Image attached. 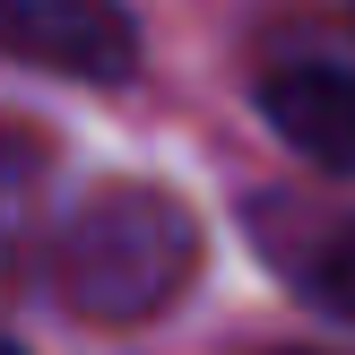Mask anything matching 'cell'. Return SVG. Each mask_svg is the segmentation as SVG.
I'll return each mask as SVG.
<instances>
[{"instance_id":"3","label":"cell","mask_w":355,"mask_h":355,"mask_svg":"<svg viewBox=\"0 0 355 355\" xmlns=\"http://www.w3.org/2000/svg\"><path fill=\"white\" fill-rule=\"evenodd\" d=\"M260 113L295 156H312L321 173H355V69L295 61L260 78Z\"/></svg>"},{"instance_id":"5","label":"cell","mask_w":355,"mask_h":355,"mask_svg":"<svg viewBox=\"0 0 355 355\" xmlns=\"http://www.w3.org/2000/svg\"><path fill=\"white\" fill-rule=\"evenodd\" d=\"M295 277H304L312 304H329L338 321H355V217L329 225V234L312 243V260H295Z\"/></svg>"},{"instance_id":"1","label":"cell","mask_w":355,"mask_h":355,"mask_svg":"<svg viewBox=\"0 0 355 355\" xmlns=\"http://www.w3.org/2000/svg\"><path fill=\"white\" fill-rule=\"evenodd\" d=\"M191 269H200V217L165 182L96 191L52 243V286L96 329H130L148 312H165L191 286Z\"/></svg>"},{"instance_id":"4","label":"cell","mask_w":355,"mask_h":355,"mask_svg":"<svg viewBox=\"0 0 355 355\" xmlns=\"http://www.w3.org/2000/svg\"><path fill=\"white\" fill-rule=\"evenodd\" d=\"M35 182H44V139L0 121V277H9L17 243H26V217H35Z\"/></svg>"},{"instance_id":"6","label":"cell","mask_w":355,"mask_h":355,"mask_svg":"<svg viewBox=\"0 0 355 355\" xmlns=\"http://www.w3.org/2000/svg\"><path fill=\"white\" fill-rule=\"evenodd\" d=\"M0 355H17V347H9V338H0Z\"/></svg>"},{"instance_id":"2","label":"cell","mask_w":355,"mask_h":355,"mask_svg":"<svg viewBox=\"0 0 355 355\" xmlns=\"http://www.w3.org/2000/svg\"><path fill=\"white\" fill-rule=\"evenodd\" d=\"M0 52L52 78L113 87L139 69V26L121 0H0Z\"/></svg>"}]
</instances>
